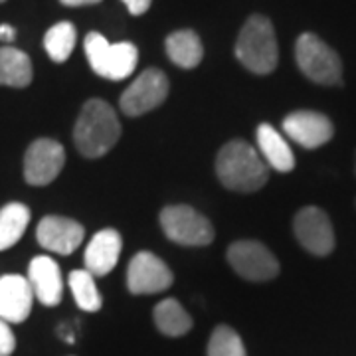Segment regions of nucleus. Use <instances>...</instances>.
Masks as SVG:
<instances>
[{"mask_svg":"<svg viewBox=\"0 0 356 356\" xmlns=\"http://www.w3.org/2000/svg\"><path fill=\"white\" fill-rule=\"evenodd\" d=\"M216 175L229 191L255 192L267 182L269 166L250 143L229 140L218 153Z\"/></svg>","mask_w":356,"mask_h":356,"instance_id":"nucleus-1","label":"nucleus"},{"mask_svg":"<svg viewBox=\"0 0 356 356\" xmlns=\"http://www.w3.org/2000/svg\"><path fill=\"white\" fill-rule=\"evenodd\" d=\"M121 137V125L115 109L103 99H89L77 117L74 143L88 159H99L109 153Z\"/></svg>","mask_w":356,"mask_h":356,"instance_id":"nucleus-2","label":"nucleus"},{"mask_svg":"<svg viewBox=\"0 0 356 356\" xmlns=\"http://www.w3.org/2000/svg\"><path fill=\"white\" fill-rule=\"evenodd\" d=\"M236 56L252 74L266 76L277 65V40L273 26L261 14H254L245 24L236 42Z\"/></svg>","mask_w":356,"mask_h":356,"instance_id":"nucleus-3","label":"nucleus"},{"mask_svg":"<svg viewBox=\"0 0 356 356\" xmlns=\"http://www.w3.org/2000/svg\"><path fill=\"white\" fill-rule=\"evenodd\" d=\"M86 56L89 65L97 76L121 81L129 77L139 62V51L131 42L109 44L107 38L99 32H91L86 38Z\"/></svg>","mask_w":356,"mask_h":356,"instance_id":"nucleus-4","label":"nucleus"},{"mask_svg":"<svg viewBox=\"0 0 356 356\" xmlns=\"http://www.w3.org/2000/svg\"><path fill=\"white\" fill-rule=\"evenodd\" d=\"M295 58L299 70L311 81L321 86H339L343 81L341 58L315 34H301L295 44Z\"/></svg>","mask_w":356,"mask_h":356,"instance_id":"nucleus-5","label":"nucleus"},{"mask_svg":"<svg viewBox=\"0 0 356 356\" xmlns=\"http://www.w3.org/2000/svg\"><path fill=\"white\" fill-rule=\"evenodd\" d=\"M161 226L168 240L180 245H208L214 240L210 220L191 206H166L161 212Z\"/></svg>","mask_w":356,"mask_h":356,"instance_id":"nucleus-6","label":"nucleus"},{"mask_svg":"<svg viewBox=\"0 0 356 356\" xmlns=\"http://www.w3.org/2000/svg\"><path fill=\"white\" fill-rule=\"evenodd\" d=\"M228 261L238 275L250 281H269L280 273V261L264 243L243 240L228 248Z\"/></svg>","mask_w":356,"mask_h":356,"instance_id":"nucleus-7","label":"nucleus"},{"mask_svg":"<svg viewBox=\"0 0 356 356\" xmlns=\"http://www.w3.org/2000/svg\"><path fill=\"white\" fill-rule=\"evenodd\" d=\"M168 95V79L161 70H145L123 95H121V109L129 117H139L156 109Z\"/></svg>","mask_w":356,"mask_h":356,"instance_id":"nucleus-8","label":"nucleus"},{"mask_svg":"<svg viewBox=\"0 0 356 356\" xmlns=\"http://www.w3.org/2000/svg\"><path fill=\"white\" fill-rule=\"evenodd\" d=\"M65 165L64 147L54 139L34 140L24 156V178L32 186H46L60 177Z\"/></svg>","mask_w":356,"mask_h":356,"instance_id":"nucleus-9","label":"nucleus"},{"mask_svg":"<svg viewBox=\"0 0 356 356\" xmlns=\"http://www.w3.org/2000/svg\"><path fill=\"white\" fill-rule=\"evenodd\" d=\"M299 243L313 255H329L334 250V232L329 216L317 208L307 206L293 222Z\"/></svg>","mask_w":356,"mask_h":356,"instance_id":"nucleus-10","label":"nucleus"},{"mask_svg":"<svg viewBox=\"0 0 356 356\" xmlns=\"http://www.w3.org/2000/svg\"><path fill=\"white\" fill-rule=\"evenodd\" d=\"M127 285L135 295H153L172 285V273L161 257L151 252H139L129 264Z\"/></svg>","mask_w":356,"mask_h":356,"instance_id":"nucleus-11","label":"nucleus"},{"mask_svg":"<svg viewBox=\"0 0 356 356\" xmlns=\"http://www.w3.org/2000/svg\"><path fill=\"white\" fill-rule=\"evenodd\" d=\"M86 238L83 226L64 216H46L40 220L36 228V240L38 243L48 250L60 255H70L76 252Z\"/></svg>","mask_w":356,"mask_h":356,"instance_id":"nucleus-12","label":"nucleus"},{"mask_svg":"<svg viewBox=\"0 0 356 356\" xmlns=\"http://www.w3.org/2000/svg\"><path fill=\"white\" fill-rule=\"evenodd\" d=\"M283 131L291 140L305 149H317L332 139V123L329 117L315 111H295L283 121Z\"/></svg>","mask_w":356,"mask_h":356,"instance_id":"nucleus-13","label":"nucleus"},{"mask_svg":"<svg viewBox=\"0 0 356 356\" xmlns=\"http://www.w3.org/2000/svg\"><path fill=\"white\" fill-rule=\"evenodd\" d=\"M28 281L34 293V299H38L42 305L56 307L62 303V295H64L62 271L51 257L48 255L34 257L28 267Z\"/></svg>","mask_w":356,"mask_h":356,"instance_id":"nucleus-14","label":"nucleus"},{"mask_svg":"<svg viewBox=\"0 0 356 356\" xmlns=\"http://www.w3.org/2000/svg\"><path fill=\"white\" fill-rule=\"evenodd\" d=\"M34 293L22 275L0 277V318L6 323H24L32 313Z\"/></svg>","mask_w":356,"mask_h":356,"instance_id":"nucleus-15","label":"nucleus"},{"mask_svg":"<svg viewBox=\"0 0 356 356\" xmlns=\"http://www.w3.org/2000/svg\"><path fill=\"white\" fill-rule=\"evenodd\" d=\"M121 248H123V242H121V236L117 229L107 228L97 232L91 238L86 255H83V261H86L89 273L93 277L95 275L103 277V275L111 273L113 267L117 266V261H119Z\"/></svg>","mask_w":356,"mask_h":356,"instance_id":"nucleus-16","label":"nucleus"},{"mask_svg":"<svg viewBox=\"0 0 356 356\" xmlns=\"http://www.w3.org/2000/svg\"><path fill=\"white\" fill-rule=\"evenodd\" d=\"M257 147L266 165L277 172H289L295 168V156L287 140L277 133L269 123H261L257 127Z\"/></svg>","mask_w":356,"mask_h":356,"instance_id":"nucleus-17","label":"nucleus"},{"mask_svg":"<svg viewBox=\"0 0 356 356\" xmlns=\"http://www.w3.org/2000/svg\"><path fill=\"white\" fill-rule=\"evenodd\" d=\"M34 76L28 54L13 46H0V86L26 88Z\"/></svg>","mask_w":356,"mask_h":356,"instance_id":"nucleus-18","label":"nucleus"},{"mask_svg":"<svg viewBox=\"0 0 356 356\" xmlns=\"http://www.w3.org/2000/svg\"><path fill=\"white\" fill-rule=\"evenodd\" d=\"M168 58L184 70H192L202 62V42L192 30H178L166 38Z\"/></svg>","mask_w":356,"mask_h":356,"instance_id":"nucleus-19","label":"nucleus"},{"mask_svg":"<svg viewBox=\"0 0 356 356\" xmlns=\"http://www.w3.org/2000/svg\"><path fill=\"white\" fill-rule=\"evenodd\" d=\"M30 224V210L20 202L6 204L0 210V252L13 248Z\"/></svg>","mask_w":356,"mask_h":356,"instance_id":"nucleus-20","label":"nucleus"},{"mask_svg":"<svg viewBox=\"0 0 356 356\" xmlns=\"http://www.w3.org/2000/svg\"><path fill=\"white\" fill-rule=\"evenodd\" d=\"M154 325L166 337H182L192 329V318L177 299H165L154 307Z\"/></svg>","mask_w":356,"mask_h":356,"instance_id":"nucleus-21","label":"nucleus"},{"mask_svg":"<svg viewBox=\"0 0 356 356\" xmlns=\"http://www.w3.org/2000/svg\"><path fill=\"white\" fill-rule=\"evenodd\" d=\"M44 48L54 62H65L76 48V26L72 22H60L51 26L44 36Z\"/></svg>","mask_w":356,"mask_h":356,"instance_id":"nucleus-22","label":"nucleus"},{"mask_svg":"<svg viewBox=\"0 0 356 356\" xmlns=\"http://www.w3.org/2000/svg\"><path fill=\"white\" fill-rule=\"evenodd\" d=\"M70 289L76 297L77 307L81 311H88V313H95L102 309V295L95 287V280L93 275L89 273L88 269H76L70 273Z\"/></svg>","mask_w":356,"mask_h":356,"instance_id":"nucleus-23","label":"nucleus"},{"mask_svg":"<svg viewBox=\"0 0 356 356\" xmlns=\"http://www.w3.org/2000/svg\"><path fill=\"white\" fill-rule=\"evenodd\" d=\"M208 356H248L240 334L232 327L220 325L214 329L210 343H208Z\"/></svg>","mask_w":356,"mask_h":356,"instance_id":"nucleus-24","label":"nucleus"},{"mask_svg":"<svg viewBox=\"0 0 356 356\" xmlns=\"http://www.w3.org/2000/svg\"><path fill=\"white\" fill-rule=\"evenodd\" d=\"M16 348V337H14L10 323L0 318V356H10Z\"/></svg>","mask_w":356,"mask_h":356,"instance_id":"nucleus-25","label":"nucleus"},{"mask_svg":"<svg viewBox=\"0 0 356 356\" xmlns=\"http://www.w3.org/2000/svg\"><path fill=\"white\" fill-rule=\"evenodd\" d=\"M123 2H125V6H127L129 13L133 14V16H140V14H145L151 8L153 0H123Z\"/></svg>","mask_w":356,"mask_h":356,"instance_id":"nucleus-26","label":"nucleus"},{"mask_svg":"<svg viewBox=\"0 0 356 356\" xmlns=\"http://www.w3.org/2000/svg\"><path fill=\"white\" fill-rule=\"evenodd\" d=\"M14 38H16V30H14L13 26H8V24L0 26V40H2V42L10 44V42H14Z\"/></svg>","mask_w":356,"mask_h":356,"instance_id":"nucleus-27","label":"nucleus"},{"mask_svg":"<svg viewBox=\"0 0 356 356\" xmlns=\"http://www.w3.org/2000/svg\"><path fill=\"white\" fill-rule=\"evenodd\" d=\"M65 6H86V4H97L102 0H60Z\"/></svg>","mask_w":356,"mask_h":356,"instance_id":"nucleus-28","label":"nucleus"},{"mask_svg":"<svg viewBox=\"0 0 356 356\" xmlns=\"http://www.w3.org/2000/svg\"><path fill=\"white\" fill-rule=\"evenodd\" d=\"M0 2H6V0H0Z\"/></svg>","mask_w":356,"mask_h":356,"instance_id":"nucleus-29","label":"nucleus"}]
</instances>
